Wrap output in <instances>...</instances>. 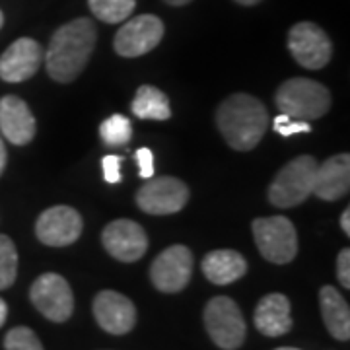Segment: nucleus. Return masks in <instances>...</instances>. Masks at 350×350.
Masks as SVG:
<instances>
[{
  "instance_id": "nucleus-1",
  "label": "nucleus",
  "mask_w": 350,
  "mask_h": 350,
  "mask_svg": "<svg viewBox=\"0 0 350 350\" xmlns=\"http://www.w3.org/2000/svg\"><path fill=\"white\" fill-rule=\"evenodd\" d=\"M98 31L90 18H78L55 31L47 49V72L55 82L68 84L86 68Z\"/></svg>"
},
{
  "instance_id": "nucleus-2",
  "label": "nucleus",
  "mask_w": 350,
  "mask_h": 350,
  "mask_svg": "<svg viewBox=\"0 0 350 350\" xmlns=\"http://www.w3.org/2000/svg\"><path fill=\"white\" fill-rule=\"evenodd\" d=\"M216 125L230 148L239 152L253 150L269 125L267 109L250 94H234L226 98L216 111Z\"/></svg>"
},
{
  "instance_id": "nucleus-3",
  "label": "nucleus",
  "mask_w": 350,
  "mask_h": 350,
  "mask_svg": "<svg viewBox=\"0 0 350 350\" xmlns=\"http://www.w3.org/2000/svg\"><path fill=\"white\" fill-rule=\"evenodd\" d=\"M276 107L294 121L310 123L329 111L331 94L315 80L290 78L276 90Z\"/></svg>"
},
{
  "instance_id": "nucleus-4",
  "label": "nucleus",
  "mask_w": 350,
  "mask_h": 350,
  "mask_svg": "<svg viewBox=\"0 0 350 350\" xmlns=\"http://www.w3.org/2000/svg\"><path fill=\"white\" fill-rule=\"evenodd\" d=\"M317 160L313 156H298L275 175L269 187V200L278 208H294L313 193Z\"/></svg>"
},
{
  "instance_id": "nucleus-5",
  "label": "nucleus",
  "mask_w": 350,
  "mask_h": 350,
  "mask_svg": "<svg viewBox=\"0 0 350 350\" xmlns=\"http://www.w3.org/2000/svg\"><path fill=\"white\" fill-rule=\"evenodd\" d=\"M202 319L208 337L213 338L218 349L238 350L243 345L247 335V325L239 306L232 298L228 296L213 298L204 308Z\"/></svg>"
},
{
  "instance_id": "nucleus-6",
  "label": "nucleus",
  "mask_w": 350,
  "mask_h": 350,
  "mask_svg": "<svg viewBox=\"0 0 350 350\" xmlns=\"http://www.w3.org/2000/svg\"><path fill=\"white\" fill-rule=\"evenodd\" d=\"M253 236L259 253L275 265H286L298 253V234L286 216L253 220Z\"/></svg>"
},
{
  "instance_id": "nucleus-7",
  "label": "nucleus",
  "mask_w": 350,
  "mask_h": 350,
  "mask_svg": "<svg viewBox=\"0 0 350 350\" xmlns=\"http://www.w3.org/2000/svg\"><path fill=\"white\" fill-rule=\"evenodd\" d=\"M29 300L43 317L55 323H64L75 312L72 288L57 273H43L29 288Z\"/></svg>"
},
{
  "instance_id": "nucleus-8",
  "label": "nucleus",
  "mask_w": 350,
  "mask_h": 350,
  "mask_svg": "<svg viewBox=\"0 0 350 350\" xmlns=\"http://www.w3.org/2000/svg\"><path fill=\"white\" fill-rule=\"evenodd\" d=\"M187 200V185L177 177H150L137 193L138 208L152 216L179 213Z\"/></svg>"
},
{
  "instance_id": "nucleus-9",
  "label": "nucleus",
  "mask_w": 350,
  "mask_h": 350,
  "mask_svg": "<svg viewBox=\"0 0 350 350\" xmlns=\"http://www.w3.org/2000/svg\"><path fill=\"white\" fill-rule=\"evenodd\" d=\"M288 49L290 55L300 63L304 68L319 70L327 66L333 55V45L325 31L317 24L300 22L288 33Z\"/></svg>"
},
{
  "instance_id": "nucleus-10",
  "label": "nucleus",
  "mask_w": 350,
  "mask_h": 350,
  "mask_svg": "<svg viewBox=\"0 0 350 350\" xmlns=\"http://www.w3.org/2000/svg\"><path fill=\"white\" fill-rule=\"evenodd\" d=\"M193 275V253L185 245L163 250L150 267V280L163 294H175L187 286Z\"/></svg>"
},
{
  "instance_id": "nucleus-11",
  "label": "nucleus",
  "mask_w": 350,
  "mask_h": 350,
  "mask_svg": "<svg viewBox=\"0 0 350 350\" xmlns=\"http://www.w3.org/2000/svg\"><path fill=\"white\" fill-rule=\"evenodd\" d=\"M162 38V20L152 14H142L125 22V25L115 36L113 47L121 57L133 59V57H140L156 49Z\"/></svg>"
},
{
  "instance_id": "nucleus-12",
  "label": "nucleus",
  "mask_w": 350,
  "mask_h": 350,
  "mask_svg": "<svg viewBox=\"0 0 350 350\" xmlns=\"http://www.w3.org/2000/svg\"><path fill=\"white\" fill-rule=\"evenodd\" d=\"M82 234V216L72 206H51L36 222V236L49 247H66Z\"/></svg>"
},
{
  "instance_id": "nucleus-13",
  "label": "nucleus",
  "mask_w": 350,
  "mask_h": 350,
  "mask_svg": "<svg viewBox=\"0 0 350 350\" xmlns=\"http://www.w3.org/2000/svg\"><path fill=\"white\" fill-rule=\"evenodd\" d=\"M101 241L105 251L117 261L135 262L148 250V236L144 228L133 220H113L103 228Z\"/></svg>"
},
{
  "instance_id": "nucleus-14",
  "label": "nucleus",
  "mask_w": 350,
  "mask_h": 350,
  "mask_svg": "<svg viewBox=\"0 0 350 350\" xmlns=\"http://www.w3.org/2000/svg\"><path fill=\"white\" fill-rule=\"evenodd\" d=\"M94 317L109 335H126L137 325V308L126 296L115 290H101L94 298Z\"/></svg>"
},
{
  "instance_id": "nucleus-15",
  "label": "nucleus",
  "mask_w": 350,
  "mask_h": 350,
  "mask_svg": "<svg viewBox=\"0 0 350 350\" xmlns=\"http://www.w3.org/2000/svg\"><path fill=\"white\" fill-rule=\"evenodd\" d=\"M43 61V49L36 39L20 38L0 57V78L4 82H24L36 75Z\"/></svg>"
},
{
  "instance_id": "nucleus-16",
  "label": "nucleus",
  "mask_w": 350,
  "mask_h": 350,
  "mask_svg": "<svg viewBox=\"0 0 350 350\" xmlns=\"http://www.w3.org/2000/svg\"><path fill=\"white\" fill-rule=\"evenodd\" d=\"M36 117L22 98L4 96L0 100V133L16 146L29 144L36 138Z\"/></svg>"
},
{
  "instance_id": "nucleus-17",
  "label": "nucleus",
  "mask_w": 350,
  "mask_h": 350,
  "mask_svg": "<svg viewBox=\"0 0 350 350\" xmlns=\"http://www.w3.org/2000/svg\"><path fill=\"white\" fill-rule=\"evenodd\" d=\"M350 187V156L337 154L327 162L317 163L313 193L323 200L342 199Z\"/></svg>"
},
{
  "instance_id": "nucleus-18",
  "label": "nucleus",
  "mask_w": 350,
  "mask_h": 350,
  "mask_svg": "<svg viewBox=\"0 0 350 350\" xmlns=\"http://www.w3.org/2000/svg\"><path fill=\"white\" fill-rule=\"evenodd\" d=\"M253 323L265 337H282L292 329V308L284 294H267L259 300Z\"/></svg>"
},
{
  "instance_id": "nucleus-19",
  "label": "nucleus",
  "mask_w": 350,
  "mask_h": 350,
  "mask_svg": "<svg viewBox=\"0 0 350 350\" xmlns=\"http://www.w3.org/2000/svg\"><path fill=\"white\" fill-rule=\"evenodd\" d=\"M202 273L213 284L226 286L247 273V261L241 253L234 250L211 251L202 259Z\"/></svg>"
},
{
  "instance_id": "nucleus-20",
  "label": "nucleus",
  "mask_w": 350,
  "mask_h": 350,
  "mask_svg": "<svg viewBox=\"0 0 350 350\" xmlns=\"http://www.w3.org/2000/svg\"><path fill=\"white\" fill-rule=\"evenodd\" d=\"M319 308L329 335L337 340L350 338V308L349 301L335 286H323L319 290Z\"/></svg>"
},
{
  "instance_id": "nucleus-21",
  "label": "nucleus",
  "mask_w": 350,
  "mask_h": 350,
  "mask_svg": "<svg viewBox=\"0 0 350 350\" xmlns=\"http://www.w3.org/2000/svg\"><path fill=\"white\" fill-rule=\"evenodd\" d=\"M131 109L138 119H152V121H167L172 117L170 100L162 90L156 86H140L137 96L131 103Z\"/></svg>"
},
{
  "instance_id": "nucleus-22",
  "label": "nucleus",
  "mask_w": 350,
  "mask_h": 350,
  "mask_svg": "<svg viewBox=\"0 0 350 350\" xmlns=\"http://www.w3.org/2000/svg\"><path fill=\"white\" fill-rule=\"evenodd\" d=\"M92 14L105 24L125 22L135 12L137 0H88Z\"/></svg>"
},
{
  "instance_id": "nucleus-23",
  "label": "nucleus",
  "mask_w": 350,
  "mask_h": 350,
  "mask_svg": "<svg viewBox=\"0 0 350 350\" xmlns=\"http://www.w3.org/2000/svg\"><path fill=\"white\" fill-rule=\"evenodd\" d=\"M100 137L107 146H123L133 137V125L125 115H111L100 125Z\"/></svg>"
},
{
  "instance_id": "nucleus-24",
  "label": "nucleus",
  "mask_w": 350,
  "mask_h": 350,
  "mask_svg": "<svg viewBox=\"0 0 350 350\" xmlns=\"http://www.w3.org/2000/svg\"><path fill=\"white\" fill-rule=\"evenodd\" d=\"M18 276V251L8 236L0 234V290H6Z\"/></svg>"
},
{
  "instance_id": "nucleus-25",
  "label": "nucleus",
  "mask_w": 350,
  "mask_h": 350,
  "mask_svg": "<svg viewBox=\"0 0 350 350\" xmlns=\"http://www.w3.org/2000/svg\"><path fill=\"white\" fill-rule=\"evenodd\" d=\"M4 350H43V345L29 327H14L4 337Z\"/></svg>"
},
{
  "instance_id": "nucleus-26",
  "label": "nucleus",
  "mask_w": 350,
  "mask_h": 350,
  "mask_svg": "<svg viewBox=\"0 0 350 350\" xmlns=\"http://www.w3.org/2000/svg\"><path fill=\"white\" fill-rule=\"evenodd\" d=\"M273 125H275L276 133L282 135V137H292V135H300V133H312V125L310 123L294 121V119H290L284 113L276 115Z\"/></svg>"
},
{
  "instance_id": "nucleus-27",
  "label": "nucleus",
  "mask_w": 350,
  "mask_h": 350,
  "mask_svg": "<svg viewBox=\"0 0 350 350\" xmlns=\"http://www.w3.org/2000/svg\"><path fill=\"white\" fill-rule=\"evenodd\" d=\"M103 177L107 183H119L121 181V158L119 156H105L101 160Z\"/></svg>"
},
{
  "instance_id": "nucleus-28",
  "label": "nucleus",
  "mask_w": 350,
  "mask_h": 350,
  "mask_svg": "<svg viewBox=\"0 0 350 350\" xmlns=\"http://www.w3.org/2000/svg\"><path fill=\"white\" fill-rule=\"evenodd\" d=\"M135 158L138 163V174L144 179H150L154 175V154L150 148H138L135 152Z\"/></svg>"
},
{
  "instance_id": "nucleus-29",
  "label": "nucleus",
  "mask_w": 350,
  "mask_h": 350,
  "mask_svg": "<svg viewBox=\"0 0 350 350\" xmlns=\"http://www.w3.org/2000/svg\"><path fill=\"white\" fill-rule=\"evenodd\" d=\"M337 278L342 288H350V251L345 250L338 253L337 257Z\"/></svg>"
},
{
  "instance_id": "nucleus-30",
  "label": "nucleus",
  "mask_w": 350,
  "mask_h": 350,
  "mask_svg": "<svg viewBox=\"0 0 350 350\" xmlns=\"http://www.w3.org/2000/svg\"><path fill=\"white\" fill-rule=\"evenodd\" d=\"M340 228L347 236H350V208H345V213L340 216Z\"/></svg>"
},
{
  "instance_id": "nucleus-31",
  "label": "nucleus",
  "mask_w": 350,
  "mask_h": 350,
  "mask_svg": "<svg viewBox=\"0 0 350 350\" xmlns=\"http://www.w3.org/2000/svg\"><path fill=\"white\" fill-rule=\"evenodd\" d=\"M6 160H8V154H6V146H4V140L0 137V175L4 172L6 167Z\"/></svg>"
},
{
  "instance_id": "nucleus-32",
  "label": "nucleus",
  "mask_w": 350,
  "mask_h": 350,
  "mask_svg": "<svg viewBox=\"0 0 350 350\" xmlns=\"http://www.w3.org/2000/svg\"><path fill=\"white\" fill-rule=\"evenodd\" d=\"M6 317H8V306H6V301L0 298V327L6 323Z\"/></svg>"
},
{
  "instance_id": "nucleus-33",
  "label": "nucleus",
  "mask_w": 350,
  "mask_h": 350,
  "mask_svg": "<svg viewBox=\"0 0 350 350\" xmlns=\"http://www.w3.org/2000/svg\"><path fill=\"white\" fill-rule=\"evenodd\" d=\"M167 4H172V6H183V4H189L191 0H165Z\"/></svg>"
},
{
  "instance_id": "nucleus-34",
  "label": "nucleus",
  "mask_w": 350,
  "mask_h": 350,
  "mask_svg": "<svg viewBox=\"0 0 350 350\" xmlns=\"http://www.w3.org/2000/svg\"><path fill=\"white\" fill-rule=\"evenodd\" d=\"M238 4H243V6H253V4H257V2H261V0H236Z\"/></svg>"
},
{
  "instance_id": "nucleus-35",
  "label": "nucleus",
  "mask_w": 350,
  "mask_h": 350,
  "mask_svg": "<svg viewBox=\"0 0 350 350\" xmlns=\"http://www.w3.org/2000/svg\"><path fill=\"white\" fill-rule=\"evenodd\" d=\"M275 350H300V349H292V347H280V349H275Z\"/></svg>"
},
{
  "instance_id": "nucleus-36",
  "label": "nucleus",
  "mask_w": 350,
  "mask_h": 350,
  "mask_svg": "<svg viewBox=\"0 0 350 350\" xmlns=\"http://www.w3.org/2000/svg\"><path fill=\"white\" fill-rule=\"evenodd\" d=\"M4 25V16H2V12H0V27Z\"/></svg>"
}]
</instances>
